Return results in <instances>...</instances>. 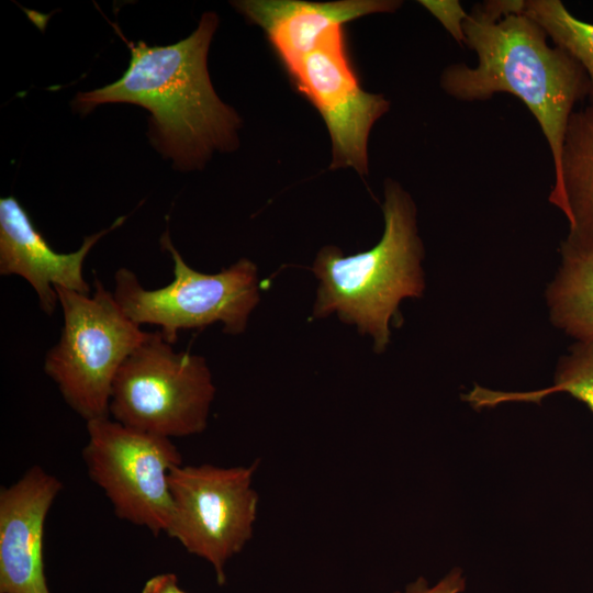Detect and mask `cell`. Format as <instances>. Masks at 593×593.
I'll use <instances>...</instances> for the list:
<instances>
[{
  "mask_svg": "<svg viewBox=\"0 0 593 593\" xmlns=\"http://www.w3.org/2000/svg\"><path fill=\"white\" fill-rule=\"evenodd\" d=\"M383 195L384 230L380 240L349 256L336 246H325L312 267L320 282L312 316L323 318L336 313L360 334L370 335L376 353L387 349L390 323L399 314L400 303L421 298L426 287L415 203L391 179L384 181Z\"/></svg>",
  "mask_w": 593,
  "mask_h": 593,
  "instance_id": "3",
  "label": "cell"
},
{
  "mask_svg": "<svg viewBox=\"0 0 593 593\" xmlns=\"http://www.w3.org/2000/svg\"><path fill=\"white\" fill-rule=\"evenodd\" d=\"M463 44L478 64L447 66L441 89L465 102L486 101L496 93L517 97L537 120L557 170L569 119L590 94L583 67L564 49L547 42L539 24L523 12L510 13L504 1H485L463 21Z\"/></svg>",
  "mask_w": 593,
  "mask_h": 593,
  "instance_id": "2",
  "label": "cell"
},
{
  "mask_svg": "<svg viewBox=\"0 0 593 593\" xmlns=\"http://www.w3.org/2000/svg\"><path fill=\"white\" fill-rule=\"evenodd\" d=\"M560 255L546 290L550 322L575 343H593V256Z\"/></svg>",
  "mask_w": 593,
  "mask_h": 593,
  "instance_id": "14",
  "label": "cell"
},
{
  "mask_svg": "<svg viewBox=\"0 0 593 593\" xmlns=\"http://www.w3.org/2000/svg\"><path fill=\"white\" fill-rule=\"evenodd\" d=\"M256 468L257 463L234 468L180 465L169 473L172 514L166 534L209 561L219 584L226 581V562L253 534Z\"/></svg>",
  "mask_w": 593,
  "mask_h": 593,
  "instance_id": "8",
  "label": "cell"
},
{
  "mask_svg": "<svg viewBox=\"0 0 593 593\" xmlns=\"http://www.w3.org/2000/svg\"><path fill=\"white\" fill-rule=\"evenodd\" d=\"M396 0H240L233 5L266 33L287 70L313 52L332 32L349 21L373 13H390Z\"/></svg>",
  "mask_w": 593,
  "mask_h": 593,
  "instance_id": "12",
  "label": "cell"
},
{
  "mask_svg": "<svg viewBox=\"0 0 593 593\" xmlns=\"http://www.w3.org/2000/svg\"><path fill=\"white\" fill-rule=\"evenodd\" d=\"M141 593H186L178 585L174 573H161L148 579Z\"/></svg>",
  "mask_w": 593,
  "mask_h": 593,
  "instance_id": "19",
  "label": "cell"
},
{
  "mask_svg": "<svg viewBox=\"0 0 593 593\" xmlns=\"http://www.w3.org/2000/svg\"><path fill=\"white\" fill-rule=\"evenodd\" d=\"M160 246L174 260L169 284L147 290L128 268L115 271L113 295L126 316L138 325L159 326L170 344L176 343L181 329L217 322L224 333L242 334L260 300L256 265L242 258L217 273H203L186 264L168 231L161 235Z\"/></svg>",
  "mask_w": 593,
  "mask_h": 593,
  "instance_id": "5",
  "label": "cell"
},
{
  "mask_svg": "<svg viewBox=\"0 0 593 593\" xmlns=\"http://www.w3.org/2000/svg\"><path fill=\"white\" fill-rule=\"evenodd\" d=\"M523 13L583 67L593 105V23L577 19L560 0H527Z\"/></svg>",
  "mask_w": 593,
  "mask_h": 593,
  "instance_id": "16",
  "label": "cell"
},
{
  "mask_svg": "<svg viewBox=\"0 0 593 593\" xmlns=\"http://www.w3.org/2000/svg\"><path fill=\"white\" fill-rule=\"evenodd\" d=\"M214 395L205 359L175 351L158 331L148 333L120 367L109 412L134 429L186 437L205 429Z\"/></svg>",
  "mask_w": 593,
  "mask_h": 593,
  "instance_id": "6",
  "label": "cell"
},
{
  "mask_svg": "<svg viewBox=\"0 0 593 593\" xmlns=\"http://www.w3.org/2000/svg\"><path fill=\"white\" fill-rule=\"evenodd\" d=\"M82 458L88 474L115 515L154 535L166 533L172 514L170 471L182 458L170 438L104 417L87 422Z\"/></svg>",
  "mask_w": 593,
  "mask_h": 593,
  "instance_id": "7",
  "label": "cell"
},
{
  "mask_svg": "<svg viewBox=\"0 0 593 593\" xmlns=\"http://www.w3.org/2000/svg\"><path fill=\"white\" fill-rule=\"evenodd\" d=\"M63 488L40 466L0 491V593H51L43 559L44 524Z\"/></svg>",
  "mask_w": 593,
  "mask_h": 593,
  "instance_id": "10",
  "label": "cell"
},
{
  "mask_svg": "<svg viewBox=\"0 0 593 593\" xmlns=\"http://www.w3.org/2000/svg\"><path fill=\"white\" fill-rule=\"evenodd\" d=\"M553 174L548 199L569 225L560 253L593 256V105L571 114Z\"/></svg>",
  "mask_w": 593,
  "mask_h": 593,
  "instance_id": "13",
  "label": "cell"
},
{
  "mask_svg": "<svg viewBox=\"0 0 593 593\" xmlns=\"http://www.w3.org/2000/svg\"><path fill=\"white\" fill-rule=\"evenodd\" d=\"M125 219L121 216L110 227L86 236L76 251L63 254L49 246L14 197L1 198L0 273L24 278L34 289L43 312L52 315L58 302L56 287L90 294L82 273L83 261L97 242Z\"/></svg>",
  "mask_w": 593,
  "mask_h": 593,
  "instance_id": "11",
  "label": "cell"
},
{
  "mask_svg": "<svg viewBox=\"0 0 593 593\" xmlns=\"http://www.w3.org/2000/svg\"><path fill=\"white\" fill-rule=\"evenodd\" d=\"M466 588V580L459 569L451 570L435 585H429L424 578L411 583L404 592L394 593H461Z\"/></svg>",
  "mask_w": 593,
  "mask_h": 593,
  "instance_id": "18",
  "label": "cell"
},
{
  "mask_svg": "<svg viewBox=\"0 0 593 593\" xmlns=\"http://www.w3.org/2000/svg\"><path fill=\"white\" fill-rule=\"evenodd\" d=\"M217 15L206 12L186 38L166 46L128 43L127 69L114 82L80 92L74 108L88 113L104 103H132L150 112L149 138L180 170L199 169L214 150L237 147L240 119L213 89L208 52Z\"/></svg>",
  "mask_w": 593,
  "mask_h": 593,
  "instance_id": "1",
  "label": "cell"
},
{
  "mask_svg": "<svg viewBox=\"0 0 593 593\" xmlns=\"http://www.w3.org/2000/svg\"><path fill=\"white\" fill-rule=\"evenodd\" d=\"M288 72L326 124L332 143L329 167H350L367 175L369 134L390 102L383 94L361 88L346 54L343 29L328 34Z\"/></svg>",
  "mask_w": 593,
  "mask_h": 593,
  "instance_id": "9",
  "label": "cell"
},
{
  "mask_svg": "<svg viewBox=\"0 0 593 593\" xmlns=\"http://www.w3.org/2000/svg\"><path fill=\"white\" fill-rule=\"evenodd\" d=\"M568 393L593 413V343H573L560 357L551 385L529 392L493 391L480 385L463 395L474 409L492 407L505 402L539 403L555 393Z\"/></svg>",
  "mask_w": 593,
  "mask_h": 593,
  "instance_id": "15",
  "label": "cell"
},
{
  "mask_svg": "<svg viewBox=\"0 0 593 593\" xmlns=\"http://www.w3.org/2000/svg\"><path fill=\"white\" fill-rule=\"evenodd\" d=\"M55 290L64 325L58 343L46 354L44 370L83 419L110 417L114 378L148 333L126 316L97 278L93 295Z\"/></svg>",
  "mask_w": 593,
  "mask_h": 593,
  "instance_id": "4",
  "label": "cell"
},
{
  "mask_svg": "<svg viewBox=\"0 0 593 593\" xmlns=\"http://www.w3.org/2000/svg\"><path fill=\"white\" fill-rule=\"evenodd\" d=\"M419 3L443 24L459 44L463 43L462 24L468 13L465 12L459 1L422 0Z\"/></svg>",
  "mask_w": 593,
  "mask_h": 593,
  "instance_id": "17",
  "label": "cell"
}]
</instances>
